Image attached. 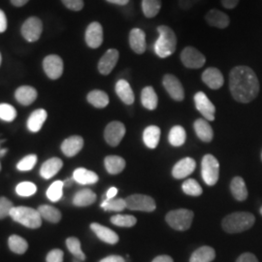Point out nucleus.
<instances>
[{
	"mask_svg": "<svg viewBox=\"0 0 262 262\" xmlns=\"http://www.w3.org/2000/svg\"><path fill=\"white\" fill-rule=\"evenodd\" d=\"M229 89L237 102L249 103L259 93V81L252 68L236 66L229 74Z\"/></svg>",
	"mask_w": 262,
	"mask_h": 262,
	"instance_id": "f257e3e1",
	"label": "nucleus"
},
{
	"mask_svg": "<svg viewBox=\"0 0 262 262\" xmlns=\"http://www.w3.org/2000/svg\"><path fill=\"white\" fill-rule=\"evenodd\" d=\"M255 222V217L249 212H236L226 215L223 221V228L225 232L233 234L250 229Z\"/></svg>",
	"mask_w": 262,
	"mask_h": 262,
	"instance_id": "f03ea898",
	"label": "nucleus"
},
{
	"mask_svg": "<svg viewBox=\"0 0 262 262\" xmlns=\"http://www.w3.org/2000/svg\"><path fill=\"white\" fill-rule=\"evenodd\" d=\"M158 31L159 37L155 44V52L161 58L168 57L176 51L177 36L173 29L167 26H159Z\"/></svg>",
	"mask_w": 262,
	"mask_h": 262,
	"instance_id": "7ed1b4c3",
	"label": "nucleus"
},
{
	"mask_svg": "<svg viewBox=\"0 0 262 262\" xmlns=\"http://www.w3.org/2000/svg\"><path fill=\"white\" fill-rule=\"evenodd\" d=\"M10 216L13 221L31 229H37L42 225V217L40 213L38 210L30 207H14L11 210Z\"/></svg>",
	"mask_w": 262,
	"mask_h": 262,
	"instance_id": "20e7f679",
	"label": "nucleus"
},
{
	"mask_svg": "<svg viewBox=\"0 0 262 262\" xmlns=\"http://www.w3.org/2000/svg\"><path fill=\"white\" fill-rule=\"evenodd\" d=\"M193 212L187 209H178L169 212L166 215V222L172 228L185 231L187 230L192 224Z\"/></svg>",
	"mask_w": 262,
	"mask_h": 262,
	"instance_id": "39448f33",
	"label": "nucleus"
},
{
	"mask_svg": "<svg viewBox=\"0 0 262 262\" xmlns=\"http://www.w3.org/2000/svg\"><path fill=\"white\" fill-rule=\"evenodd\" d=\"M202 178L208 186H215L220 177V163L212 155H206L202 159Z\"/></svg>",
	"mask_w": 262,
	"mask_h": 262,
	"instance_id": "423d86ee",
	"label": "nucleus"
},
{
	"mask_svg": "<svg viewBox=\"0 0 262 262\" xmlns=\"http://www.w3.org/2000/svg\"><path fill=\"white\" fill-rule=\"evenodd\" d=\"M125 203L126 208L131 211L152 212L157 208L154 198L145 194H132L125 198Z\"/></svg>",
	"mask_w": 262,
	"mask_h": 262,
	"instance_id": "0eeeda50",
	"label": "nucleus"
},
{
	"mask_svg": "<svg viewBox=\"0 0 262 262\" xmlns=\"http://www.w3.org/2000/svg\"><path fill=\"white\" fill-rule=\"evenodd\" d=\"M181 60L187 68L198 69L204 66L206 57L195 48L188 46L183 50L181 54Z\"/></svg>",
	"mask_w": 262,
	"mask_h": 262,
	"instance_id": "6e6552de",
	"label": "nucleus"
},
{
	"mask_svg": "<svg viewBox=\"0 0 262 262\" xmlns=\"http://www.w3.org/2000/svg\"><path fill=\"white\" fill-rule=\"evenodd\" d=\"M43 23L37 17L28 18L21 27V35L28 42H36L42 34Z\"/></svg>",
	"mask_w": 262,
	"mask_h": 262,
	"instance_id": "1a4fd4ad",
	"label": "nucleus"
},
{
	"mask_svg": "<svg viewBox=\"0 0 262 262\" xmlns=\"http://www.w3.org/2000/svg\"><path fill=\"white\" fill-rule=\"evenodd\" d=\"M125 132L126 129L122 122H110L104 130V138L107 144H109L112 147H117L124 137Z\"/></svg>",
	"mask_w": 262,
	"mask_h": 262,
	"instance_id": "9d476101",
	"label": "nucleus"
},
{
	"mask_svg": "<svg viewBox=\"0 0 262 262\" xmlns=\"http://www.w3.org/2000/svg\"><path fill=\"white\" fill-rule=\"evenodd\" d=\"M43 68L51 80H57L63 74V60L57 55H50L44 58Z\"/></svg>",
	"mask_w": 262,
	"mask_h": 262,
	"instance_id": "9b49d317",
	"label": "nucleus"
},
{
	"mask_svg": "<svg viewBox=\"0 0 262 262\" xmlns=\"http://www.w3.org/2000/svg\"><path fill=\"white\" fill-rule=\"evenodd\" d=\"M162 84L169 95L175 101H183L185 98V90L183 84L180 82L176 76L172 74H166L163 77Z\"/></svg>",
	"mask_w": 262,
	"mask_h": 262,
	"instance_id": "f8f14e48",
	"label": "nucleus"
},
{
	"mask_svg": "<svg viewBox=\"0 0 262 262\" xmlns=\"http://www.w3.org/2000/svg\"><path fill=\"white\" fill-rule=\"evenodd\" d=\"M194 102L196 109L205 118L206 121L213 122L215 120V107L211 100L208 98L206 94L199 92L194 95Z\"/></svg>",
	"mask_w": 262,
	"mask_h": 262,
	"instance_id": "ddd939ff",
	"label": "nucleus"
},
{
	"mask_svg": "<svg viewBox=\"0 0 262 262\" xmlns=\"http://www.w3.org/2000/svg\"><path fill=\"white\" fill-rule=\"evenodd\" d=\"M85 43L92 49H97L103 43V28L98 21H93L85 30Z\"/></svg>",
	"mask_w": 262,
	"mask_h": 262,
	"instance_id": "4468645a",
	"label": "nucleus"
},
{
	"mask_svg": "<svg viewBox=\"0 0 262 262\" xmlns=\"http://www.w3.org/2000/svg\"><path fill=\"white\" fill-rule=\"evenodd\" d=\"M120 57V53L116 49L108 50L98 62V71L102 75H109L117 66Z\"/></svg>",
	"mask_w": 262,
	"mask_h": 262,
	"instance_id": "2eb2a0df",
	"label": "nucleus"
},
{
	"mask_svg": "<svg viewBox=\"0 0 262 262\" xmlns=\"http://www.w3.org/2000/svg\"><path fill=\"white\" fill-rule=\"evenodd\" d=\"M129 45L131 50L137 55H142L146 52V33L140 28H132L129 33Z\"/></svg>",
	"mask_w": 262,
	"mask_h": 262,
	"instance_id": "dca6fc26",
	"label": "nucleus"
},
{
	"mask_svg": "<svg viewBox=\"0 0 262 262\" xmlns=\"http://www.w3.org/2000/svg\"><path fill=\"white\" fill-rule=\"evenodd\" d=\"M202 81L212 90H219L225 84L222 72L215 67H209L202 74Z\"/></svg>",
	"mask_w": 262,
	"mask_h": 262,
	"instance_id": "f3484780",
	"label": "nucleus"
},
{
	"mask_svg": "<svg viewBox=\"0 0 262 262\" xmlns=\"http://www.w3.org/2000/svg\"><path fill=\"white\" fill-rule=\"evenodd\" d=\"M196 167L195 160L191 158H186L180 160L172 170V175L175 179H185L189 176Z\"/></svg>",
	"mask_w": 262,
	"mask_h": 262,
	"instance_id": "a211bd4d",
	"label": "nucleus"
},
{
	"mask_svg": "<svg viewBox=\"0 0 262 262\" xmlns=\"http://www.w3.org/2000/svg\"><path fill=\"white\" fill-rule=\"evenodd\" d=\"M84 147V139L81 136L74 135L63 141L61 144V150L64 156L68 158H73L79 154Z\"/></svg>",
	"mask_w": 262,
	"mask_h": 262,
	"instance_id": "6ab92c4d",
	"label": "nucleus"
},
{
	"mask_svg": "<svg viewBox=\"0 0 262 262\" xmlns=\"http://www.w3.org/2000/svg\"><path fill=\"white\" fill-rule=\"evenodd\" d=\"M207 24L211 27L224 29L230 24L229 17L222 11L217 9L210 10L205 16Z\"/></svg>",
	"mask_w": 262,
	"mask_h": 262,
	"instance_id": "aec40b11",
	"label": "nucleus"
},
{
	"mask_svg": "<svg viewBox=\"0 0 262 262\" xmlns=\"http://www.w3.org/2000/svg\"><path fill=\"white\" fill-rule=\"evenodd\" d=\"M91 229L94 231V234L105 243L115 245V244L118 243L120 240L119 236L115 231H113L112 229H110L104 225L94 223L91 225Z\"/></svg>",
	"mask_w": 262,
	"mask_h": 262,
	"instance_id": "412c9836",
	"label": "nucleus"
},
{
	"mask_svg": "<svg viewBox=\"0 0 262 262\" xmlns=\"http://www.w3.org/2000/svg\"><path fill=\"white\" fill-rule=\"evenodd\" d=\"M37 91L30 85H21L15 92V97L19 104L28 106L33 103L37 98Z\"/></svg>",
	"mask_w": 262,
	"mask_h": 262,
	"instance_id": "4be33fe9",
	"label": "nucleus"
},
{
	"mask_svg": "<svg viewBox=\"0 0 262 262\" xmlns=\"http://www.w3.org/2000/svg\"><path fill=\"white\" fill-rule=\"evenodd\" d=\"M62 166H63V162L58 158L48 159L47 161H45L41 166L40 175L42 176V178L46 180L53 178L54 176H56L57 172L62 168Z\"/></svg>",
	"mask_w": 262,
	"mask_h": 262,
	"instance_id": "5701e85b",
	"label": "nucleus"
},
{
	"mask_svg": "<svg viewBox=\"0 0 262 262\" xmlns=\"http://www.w3.org/2000/svg\"><path fill=\"white\" fill-rule=\"evenodd\" d=\"M116 93L122 102L126 105H132L135 101L134 93L131 89L130 84L126 81L121 79L116 84Z\"/></svg>",
	"mask_w": 262,
	"mask_h": 262,
	"instance_id": "b1692460",
	"label": "nucleus"
},
{
	"mask_svg": "<svg viewBox=\"0 0 262 262\" xmlns=\"http://www.w3.org/2000/svg\"><path fill=\"white\" fill-rule=\"evenodd\" d=\"M48 114L44 109H37L30 114L28 120V130L36 133L40 130L47 120Z\"/></svg>",
	"mask_w": 262,
	"mask_h": 262,
	"instance_id": "393cba45",
	"label": "nucleus"
},
{
	"mask_svg": "<svg viewBox=\"0 0 262 262\" xmlns=\"http://www.w3.org/2000/svg\"><path fill=\"white\" fill-rule=\"evenodd\" d=\"M141 102L142 105L148 110L152 111L157 109L159 104V97L152 86L149 85L143 89L141 93Z\"/></svg>",
	"mask_w": 262,
	"mask_h": 262,
	"instance_id": "a878e982",
	"label": "nucleus"
},
{
	"mask_svg": "<svg viewBox=\"0 0 262 262\" xmlns=\"http://www.w3.org/2000/svg\"><path fill=\"white\" fill-rule=\"evenodd\" d=\"M194 130L198 138L203 142H210L214 137V131L212 126L204 119H198L195 121Z\"/></svg>",
	"mask_w": 262,
	"mask_h": 262,
	"instance_id": "bb28decb",
	"label": "nucleus"
},
{
	"mask_svg": "<svg viewBox=\"0 0 262 262\" xmlns=\"http://www.w3.org/2000/svg\"><path fill=\"white\" fill-rule=\"evenodd\" d=\"M104 165L107 172L112 175L120 174L125 168V160L119 156H108L104 159Z\"/></svg>",
	"mask_w": 262,
	"mask_h": 262,
	"instance_id": "cd10ccee",
	"label": "nucleus"
},
{
	"mask_svg": "<svg viewBox=\"0 0 262 262\" xmlns=\"http://www.w3.org/2000/svg\"><path fill=\"white\" fill-rule=\"evenodd\" d=\"M96 201V194L90 188L79 190L73 197V204L77 207H86Z\"/></svg>",
	"mask_w": 262,
	"mask_h": 262,
	"instance_id": "c85d7f7f",
	"label": "nucleus"
},
{
	"mask_svg": "<svg viewBox=\"0 0 262 262\" xmlns=\"http://www.w3.org/2000/svg\"><path fill=\"white\" fill-rule=\"evenodd\" d=\"M73 179L80 185H94L98 182L97 174L85 168L76 169L73 173Z\"/></svg>",
	"mask_w": 262,
	"mask_h": 262,
	"instance_id": "c756f323",
	"label": "nucleus"
},
{
	"mask_svg": "<svg viewBox=\"0 0 262 262\" xmlns=\"http://www.w3.org/2000/svg\"><path fill=\"white\" fill-rule=\"evenodd\" d=\"M160 139V129L157 125L148 126L143 133V141L150 149H156Z\"/></svg>",
	"mask_w": 262,
	"mask_h": 262,
	"instance_id": "7c9ffc66",
	"label": "nucleus"
},
{
	"mask_svg": "<svg viewBox=\"0 0 262 262\" xmlns=\"http://www.w3.org/2000/svg\"><path fill=\"white\" fill-rule=\"evenodd\" d=\"M230 189H231L232 195L238 201L246 200L248 194H249L246 183H245L244 179L241 177L233 178V180L231 181V184H230Z\"/></svg>",
	"mask_w": 262,
	"mask_h": 262,
	"instance_id": "2f4dec72",
	"label": "nucleus"
},
{
	"mask_svg": "<svg viewBox=\"0 0 262 262\" xmlns=\"http://www.w3.org/2000/svg\"><path fill=\"white\" fill-rule=\"evenodd\" d=\"M215 257V250L211 247L203 246L191 254L189 262H212Z\"/></svg>",
	"mask_w": 262,
	"mask_h": 262,
	"instance_id": "473e14b6",
	"label": "nucleus"
},
{
	"mask_svg": "<svg viewBox=\"0 0 262 262\" xmlns=\"http://www.w3.org/2000/svg\"><path fill=\"white\" fill-rule=\"evenodd\" d=\"M86 99L89 103L92 104L95 108L102 109L109 104V96L103 91L94 90L89 93Z\"/></svg>",
	"mask_w": 262,
	"mask_h": 262,
	"instance_id": "72a5a7b5",
	"label": "nucleus"
},
{
	"mask_svg": "<svg viewBox=\"0 0 262 262\" xmlns=\"http://www.w3.org/2000/svg\"><path fill=\"white\" fill-rule=\"evenodd\" d=\"M38 212L40 213V215L42 219L46 220L49 223L52 224H57L60 222L62 215L58 209L56 207L51 206V205H41L38 208Z\"/></svg>",
	"mask_w": 262,
	"mask_h": 262,
	"instance_id": "f704fd0d",
	"label": "nucleus"
},
{
	"mask_svg": "<svg viewBox=\"0 0 262 262\" xmlns=\"http://www.w3.org/2000/svg\"><path fill=\"white\" fill-rule=\"evenodd\" d=\"M169 143L174 147H181L185 144L187 139L186 130L181 125H175L169 132Z\"/></svg>",
	"mask_w": 262,
	"mask_h": 262,
	"instance_id": "c9c22d12",
	"label": "nucleus"
},
{
	"mask_svg": "<svg viewBox=\"0 0 262 262\" xmlns=\"http://www.w3.org/2000/svg\"><path fill=\"white\" fill-rule=\"evenodd\" d=\"M8 246L10 250L17 254H24L28 249L27 240L19 235H11L8 239Z\"/></svg>",
	"mask_w": 262,
	"mask_h": 262,
	"instance_id": "e433bc0d",
	"label": "nucleus"
},
{
	"mask_svg": "<svg viewBox=\"0 0 262 262\" xmlns=\"http://www.w3.org/2000/svg\"><path fill=\"white\" fill-rule=\"evenodd\" d=\"M161 9V0H142V11L146 18H155Z\"/></svg>",
	"mask_w": 262,
	"mask_h": 262,
	"instance_id": "4c0bfd02",
	"label": "nucleus"
},
{
	"mask_svg": "<svg viewBox=\"0 0 262 262\" xmlns=\"http://www.w3.org/2000/svg\"><path fill=\"white\" fill-rule=\"evenodd\" d=\"M66 247L68 251L74 255L75 258L80 259L81 261L85 260V254L83 253L82 248H81V242L78 238L76 237H69L66 239Z\"/></svg>",
	"mask_w": 262,
	"mask_h": 262,
	"instance_id": "58836bf2",
	"label": "nucleus"
},
{
	"mask_svg": "<svg viewBox=\"0 0 262 262\" xmlns=\"http://www.w3.org/2000/svg\"><path fill=\"white\" fill-rule=\"evenodd\" d=\"M101 208L105 211L110 212H121L126 208L125 199L122 198H113V199H105L101 203Z\"/></svg>",
	"mask_w": 262,
	"mask_h": 262,
	"instance_id": "ea45409f",
	"label": "nucleus"
},
{
	"mask_svg": "<svg viewBox=\"0 0 262 262\" xmlns=\"http://www.w3.org/2000/svg\"><path fill=\"white\" fill-rule=\"evenodd\" d=\"M63 187H64L63 182L56 181L48 188L46 195L51 201L56 202V201L60 200L63 195Z\"/></svg>",
	"mask_w": 262,
	"mask_h": 262,
	"instance_id": "a19ab883",
	"label": "nucleus"
},
{
	"mask_svg": "<svg viewBox=\"0 0 262 262\" xmlns=\"http://www.w3.org/2000/svg\"><path fill=\"white\" fill-rule=\"evenodd\" d=\"M184 192L190 196H199L202 194L203 190L200 185L193 179H187L183 184Z\"/></svg>",
	"mask_w": 262,
	"mask_h": 262,
	"instance_id": "79ce46f5",
	"label": "nucleus"
},
{
	"mask_svg": "<svg viewBox=\"0 0 262 262\" xmlns=\"http://www.w3.org/2000/svg\"><path fill=\"white\" fill-rule=\"evenodd\" d=\"M113 225L120 227H132L136 225L137 220L135 216L130 215H116L111 217Z\"/></svg>",
	"mask_w": 262,
	"mask_h": 262,
	"instance_id": "37998d69",
	"label": "nucleus"
},
{
	"mask_svg": "<svg viewBox=\"0 0 262 262\" xmlns=\"http://www.w3.org/2000/svg\"><path fill=\"white\" fill-rule=\"evenodd\" d=\"M17 117L16 109L10 104H0V119L4 122H13Z\"/></svg>",
	"mask_w": 262,
	"mask_h": 262,
	"instance_id": "c03bdc74",
	"label": "nucleus"
},
{
	"mask_svg": "<svg viewBox=\"0 0 262 262\" xmlns=\"http://www.w3.org/2000/svg\"><path fill=\"white\" fill-rule=\"evenodd\" d=\"M37 190V187L30 182H23L16 187V192L19 196H32Z\"/></svg>",
	"mask_w": 262,
	"mask_h": 262,
	"instance_id": "a18cd8bd",
	"label": "nucleus"
},
{
	"mask_svg": "<svg viewBox=\"0 0 262 262\" xmlns=\"http://www.w3.org/2000/svg\"><path fill=\"white\" fill-rule=\"evenodd\" d=\"M36 162H37V157L35 155H28L17 164V169L23 172L30 171L35 166Z\"/></svg>",
	"mask_w": 262,
	"mask_h": 262,
	"instance_id": "49530a36",
	"label": "nucleus"
},
{
	"mask_svg": "<svg viewBox=\"0 0 262 262\" xmlns=\"http://www.w3.org/2000/svg\"><path fill=\"white\" fill-rule=\"evenodd\" d=\"M14 208L12 201H10L6 197H0V220L5 219L10 215L11 210Z\"/></svg>",
	"mask_w": 262,
	"mask_h": 262,
	"instance_id": "de8ad7c7",
	"label": "nucleus"
},
{
	"mask_svg": "<svg viewBox=\"0 0 262 262\" xmlns=\"http://www.w3.org/2000/svg\"><path fill=\"white\" fill-rule=\"evenodd\" d=\"M63 252L59 249H54L46 256V262H63Z\"/></svg>",
	"mask_w": 262,
	"mask_h": 262,
	"instance_id": "09e8293b",
	"label": "nucleus"
},
{
	"mask_svg": "<svg viewBox=\"0 0 262 262\" xmlns=\"http://www.w3.org/2000/svg\"><path fill=\"white\" fill-rule=\"evenodd\" d=\"M66 8L72 11H81L84 8L83 0H61Z\"/></svg>",
	"mask_w": 262,
	"mask_h": 262,
	"instance_id": "8fccbe9b",
	"label": "nucleus"
},
{
	"mask_svg": "<svg viewBox=\"0 0 262 262\" xmlns=\"http://www.w3.org/2000/svg\"><path fill=\"white\" fill-rule=\"evenodd\" d=\"M236 262H258V259L253 253H245L237 258Z\"/></svg>",
	"mask_w": 262,
	"mask_h": 262,
	"instance_id": "3c124183",
	"label": "nucleus"
},
{
	"mask_svg": "<svg viewBox=\"0 0 262 262\" xmlns=\"http://www.w3.org/2000/svg\"><path fill=\"white\" fill-rule=\"evenodd\" d=\"M200 0H179L180 7L185 11L191 9Z\"/></svg>",
	"mask_w": 262,
	"mask_h": 262,
	"instance_id": "603ef678",
	"label": "nucleus"
},
{
	"mask_svg": "<svg viewBox=\"0 0 262 262\" xmlns=\"http://www.w3.org/2000/svg\"><path fill=\"white\" fill-rule=\"evenodd\" d=\"M7 18L5 16V13L0 10V33L4 32L7 29Z\"/></svg>",
	"mask_w": 262,
	"mask_h": 262,
	"instance_id": "864d4df0",
	"label": "nucleus"
},
{
	"mask_svg": "<svg viewBox=\"0 0 262 262\" xmlns=\"http://www.w3.org/2000/svg\"><path fill=\"white\" fill-rule=\"evenodd\" d=\"M240 0H222L223 6L226 9H234Z\"/></svg>",
	"mask_w": 262,
	"mask_h": 262,
	"instance_id": "5fc2aeb1",
	"label": "nucleus"
},
{
	"mask_svg": "<svg viewBox=\"0 0 262 262\" xmlns=\"http://www.w3.org/2000/svg\"><path fill=\"white\" fill-rule=\"evenodd\" d=\"M99 262H125V260L121 255H109Z\"/></svg>",
	"mask_w": 262,
	"mask_h": 262,
	"instance_id": "6e6d98bb",
	"label": "nucleus"
},
{
	"mask_svg": "<svg viewBox=\"0 0 262 262\" xmlns=\"http://www.w3.org/2000/svg\"><path fill=\"white\" fill-rule=\"evenodd\" d=\"M118 193V188L117 187H110L106 193V199H113L117 195Z\"/></svg>",
	"mask_w": 262,
	"mask_h": 262,
	"instance_id": "4d7b16f0",
	"label": "nucleus"
},
{
	"mask_svg": "<svg viewBox=\"0 0 262 262\" xmlns=\"http://www.w3.org/2000/svg\"><path fill=\"white\" fill-rule=\"evenodd\" d=\"M151 262H174L172 257H170L169 255H159L157 256Z\"/></svg>",
	"mask_w": 262,
	"mask_h": 262,
	"instance_id": "13d9d810",
	"label": "nucleus"
},
{
	"mask_svg": "<svg viewBox=\"0 0 262 262\" xmlns=\"http://www.w3.org/2000/svg\"><path fill=\"white\" fill-rule=\"evenodd\" d=\"M29 0H11L12 4L16 7H21L24 5H26Z\"/></svg>",
	"mask_w": 262,
	"mask_h": 262,
	"instance_id": "bf43d9fd",
	"label": "nucleus"
},
{
	"mask_svg": "<svg viewBox=\"0 0 262 262\" xmlns=\"http://www.w3.org/2000/svg\"><path fill=\"white\" fill-rule=\"evenodd\" d=\"M108 2L113 3V4H116V5H120V6H125L129 0H107Z\"/></svg>",
	"mask_w": 262,
	"mask_h": 262,
	"instance_id": "052dcab7",
	"label": "nucleus"
},
{
	"mask_svg": "<svg viewBox=\"0 0 262 262\" xmlns=\"http://www.w3.org/2000/svg\"><path fill=\"white\" fill-rule=\"evenodd\" d=\"M73 181H74V179H66V181L63 182V185H64V187H71V186H72V183H73Z\"/></svg>",
	"mask_w": 262,
	"mask_h": 262,
	"instance_id": "680f3d73",
	"label": "nucleus"
},
{
	"mask_svg": "<svg viewBox=\"0 0 262 262\" xmlns=\"http://www.w3.org/2000/svg\"><path fill=\"white\" fill-rule=\"evenodd\" d=\"M7 151V150L6 149H0V156L1 157H3L4 155H5V152Z\"/></svg>",
	"mask_w": 262,
	"mask_h": 262,
	"instance_id": "e2e57ef3",
	"label": "nucleus"
},
{
	"mask_svg": "<svg viewBox=\"0 0 262 262\" xmlns=\"http://www.w3.org/2000/svg\"><path fill=\"white\" fill-rule=\"evenodd\" d=\"M73 262H81V260H80V259H78V258H74V259H73Z\"/></svg>",
	"mask_w": 262,
	"mask_h": 262,
	"instance_id": "0e129e2a",
	"label": "nucleus"
},
{
	"mask_svg": "<svg viewBox=\"0 0 262 262\" xmlns=\"http://www.w3.org/2000/svg\"><path fill=\"white\" fill-rule=\"evenodd\" d=\"M1 60H2V57H1V54H0V66H1Z\"/></svg>",
	"mask_w": 262,
	"mask_h": 262,
	"instance_id": "69168bd1",
	"label": "nucleus"
},
{
	"mask_svg": "<svg viewBox=\"0 0 262 262\" xmlns=\"http://www.w3.org/2000/svg\"><path fill=\"white\" fill-rule=\"evenodd\" d=\"M260 214H261L262 215V207L260 208Z\"/></svg>",
	"mask_w": 262,
	"mask_h": 262,
	"instance_id": "338daca9",
	"label": "nucleus"
},
{
	"mask_svg": "<svg viewBox=\"0 0 262 262\" xmlns=\"http://www.w3.org/2000/svg\"><path fill=\"white\" fill-rule=\"evenodd\" d=\"M0 170H1V165H0Z\"/></svg>",
	"mask_w": 262,
	"mask_h": 262,
	"instance_id": "774afa93",
	"label": "nucleus"
}]
</instances>
